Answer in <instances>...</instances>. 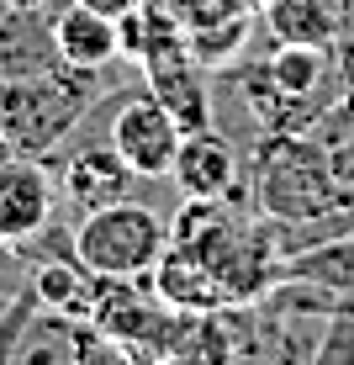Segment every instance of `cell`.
<instances>
[{"mask_svg":"<svg viewBox=\"0 0 354 365\" xmlns=\"http://www.w3.org/2000/svg\"><path fill=\"white\" fill-rule=\"evenodd\" d=\"M122 64V58H117ZM111 64V69H117ZM111 69L53 64L48 74L0 80V148L6 154L48 159L85 122V111L111 91Z\"/></svg>","mask_w":354,"mask_h":365,"instance_id":"6da1fadb","label":"cell"},{"mask_svg":"<svg viewBox=\"0 0 354 365\" xmlns=\"http://www.w3.org/2000/svg\"><path fill=\"white\" fill-rule=\"evenodd\" d=\"M249 196L254 212L275 222H312L328 212H344L333 201V180H328V154L307 133H264L244 154Z\"/></svg>","mask_w":354,"mask_h":365,"instance_id":"7a4b0ae2","label":"cell"},{"mask_svg":"<svg viewBox=\"0 0 354 365\" xmlns=\"http://www.w3.org/2000/svg\"><path fill=\"white\" fill-rule=\"evenodd\" d=\"M170 249V217L148 201H106L74 222V259L100 281H137Z\"/></svg>","mask_w":354,"mask_h":365,"instance_id":"3957f363","label":"cell"},{"mask_svg":"<svg viewBox=\"0 0 354 365\" xmlns=\"http://www.w3.org/2000/svg\"><path fill=\"white\" fill-rule=\"evenodd\" d=\"M196 312H175L154 297V286L137 281H106L95 302V329L117 344L122 360H180L185 329Z\"/></svg>","mask_w":354,"mask_h":365,"instance_id":"277c9868","label":"cell"},{"mask_svg":"<svg viewBox=\"0 0 354 365\" xmlns=\"http://www.w3.org/2000/svg\"><path fill=\"white\" fill-rule=\"evenodd\" d=\"M106 138L137 180H170L185 128L148 85H137V91H106Z\"/></svg>","mask_w":354,"mask_h":365,"instance_id":"5b68a950","label":"cell"},{"mask_svg":"<svg viewBox=\"0 0 354 365\" xmlns=\"http://www.w3.org/2000/svg\"><path fill=\"white\" fill-rule=\"evenodd\" d=\"M58 217V180L48 159L0 148V244L21 249Z\"/></svg>","mask_w":354,"mask_h":365,"instance_id":"8992f818","label":"cell"},{"mask_svg":"<svg viewBox=\"0 0 354 365\" xmlns=\"http://www.w3.org/2000/svg\"><path fill=\"white\" fill-rule=\"evenodd\" d=\"M117 344L95 329L90 318H69V312L37 307L27 312L16 344H11L6 365H85V360H111Z\"/></svg>","mask_w":354,"mask_h":365,"instance_id":"52a82bcc","label":"cell"},{"mask_svg":"<svg viewBox=\"0 0 354 365\" xmlns=\"http://www.w3.org/2000/svg\"><path fill=\"white\" fill-rule=\"evenodd\" d=\"M238 180H244V148L227 133L201 128V133L180 138V154H175V170H170V185L180 191V201L185 196H196V201L227 196Z\"/></svg>","mask_w":354,"mask_h":365,"instance_id":"ba28073f","label":"cell"},{"mask_svg":"<svg viewBox=\"0 0 354 365\" xmlns=\"http://www.w3.org/2000/svg\"><path fill=\"white\" fill-rule=\"evenodd\" d=\"M58 0L53 6H0V80H27L64 64L58 53Z\"/></svg>","mask_w":354,"mask_h":365,"instance_id":"9c48e42d","label":"cell"},{"mask_svg":"<svg viewBox=\"0 0 354 365\" xmlns=\"http://www.w3.org/2000/svg\"><path fill=\"white\" fill-rule=\"evenodd\" d=\"M143 281L154 286V297L175 312H217V307H227V292H222L217 275H212V265L196 249L175 244V238H170V249L154 259V270H148Z\"/></svg>","mask_w":354,"mask_h":365,"instance_id":"30bf717a","label":"cell"},{"mask_svg":"<svg viewBox=\"0 0 354 365\" xmlns=\"http://www.w3.org/2000/svg\"><path fill=\"white\" fill-rule=\"evenodd\" d=\"M270 43H338L349 32V0H259Z\"/></svg>","mask_w":354,"mask_h":365,"instance_id":"8fae6325","label":"cell"},{"mask_svg":"<svg viewBox=\"0 0 354 365\" xmlns=\"http://www.w3.org/2000/svg\"><path fill=\"white\" fill-rule=\"evenodd\" d=\"M53 32H58V53H64V64H80V69H111V64L122 58L117 21L100 16V11H90L85 0H58Z\"/></svg>","mask_w":354,"mask_h":365,"instance_id":"7c38bea8","label":"cell"},{"mask_svg":"<svg viewBox=\"0 0 354 365\" xmlns=\"http://www.w3.org/2000/svg\"><path fill=\"white\" fill-rule=\"evenodd\" d=\"M27 286L43 307L69 312V318H95V302H100V275H90L80 259H43V265L27 270Z\"/></svg>","mask_w":354,"mask_h":365,"instance_id":"4fadbf2b","label":"cell"},{"mask_svg":"<svg viewBox=\"0 0 354 365\" xmlns=\"http://www.w3.org/2000/svg\"><path fill=\"white\" fill-rule=\"evenodd\" d=\"M281 275H296V281H312L333 297H354V233L323 238L312 249H296V255L281 259Z\"/></svg>","mask_w":354,"mask_h":365,"instance_id":"5bb4252c","label":"cell"},{"mask_svg":"<svg viewBox=\"0 0 354 365\" xmlns=\"http://www.w3.org/2000/svg\"><path fill=\"white\" fill-rule=\"evenodd\" d=\"M328 154V180H333V201L344 212H354V128L338 133L333 143L323 148Z\"/></svg>","mask_w":354,"mask_h":365,"instance_id":"9a60e30c","label":"cell"},{"mask_svg":"<svg viewBox=\"0 0 354 365\" xmlns=\"http://www.w3.org/2000/svg\"><path fill=\"white\" fill-rule=\"evenodd\" d=\"M21 286H27V259H21L16 249H6V244H0V297L21 292Z\"/></svg>","mask_w":354,"mask_h":365,"instance_id":"2e32d148","label":"cell"},{"mask_svg":"<svg viewBox=\"0 0 354 365\" xmlns=\"http://www.w3.org/2000/svg\"><path fill=\"white\" fill-rule=\"evenodd\" d=\"M85 6H90V11H100V16H111V21H122L127 11H137V6H143V0H85Z\"/></svg>","mask_w":354,"mask_h":365,"instance_id":"e0dca14e","label":"cell"},{"mask_svg":"<svg viewBox=\"0 0 354 365\" xmlns=\"http://www.w3.org/2000/svg\"><path fill=\"white\" fill-rule=\"evenodd\" d=\"M0 6H53V0H0Z\"/></svg>","mask_w":354,"mask_h":365,"instance_id":"ac0fdd59","label":"cell"}]
</instances>
